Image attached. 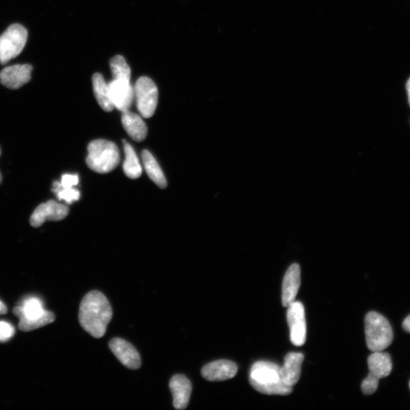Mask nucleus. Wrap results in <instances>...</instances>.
I'll use <instances>...</instances> for the list:
<instances>
[{
    "label": "nucleus",
    "instance_id": "nucleus-27",
    "mask_svg": "<svg viewBox=\"0 0 410 410\" xmlns=\"http://www.w3.org/2000/svg\"><path fill=\"white\" fill-rule=\"evenodd\" d=\"M7 312L8 310L6 305L0 300V315H5Z\"/></svg>",
    "mask_w": 410,
    "mask_h": 410
},
{
    "label": "nucleus",
    "instance_id": "nucleus-2",
    "mask_svg": "<svg viewBox=\"0 0 410 410\" xmlns=\"http://www.w3.org/2000/svg\"><path fill=\"white\" fill-rule=\"evenodd\" d=\"M249 383L262 394L286 396L293 391L292 387L282 382L278 364L268 361L253 364L250 370Z\"/></svg>",
    "mask_w": 410,
    "mask_h": 410
},
{
    "label": "nucleus",
    "instance_id": "nucleus-23",
    "mask_svg": "<svg viewBox=\"0 0 410 410\" xmlns=\"http://www.w3.org/2000/svg\"><path fill=\"white\" fill-rule=\"evenodd\" d=\"M52 191L56 194L60 201L63 200L68 204L79 200L80 191L73 188H63L61 182H54Z\"/></svg>",
    "mask_w": 410,
    "mask_h": 410
},
{
    "label": "nucleus",
    "instance_id": "nucleus-3",
    "mask_svg": "<svg viewBox=\"0 0 410 410\" xmlns=\"http://www.w3.org/2000/svg\"><path fill=\"white\" fill-rule=\"evenodd\" d=\"M14 313L20 319L19 329L25 332H31L55 321L54 314L44 309L43 303L38 296H28L15 307Z\"/></svg>",
    "mask_w": 410,
    "mask_h": 410
},
{
    "label": "nucleus",
    "instance_id": "nucleus-14",
    "mask_svg": "<svg viewBox=\"0 0 410 410\" xmlns=\"http://www.w3.org/2000/svg\"><path fill=\"white\" fill-rule=\"evenodd\" d=\"M33 67L29 64L8 66L0 73V83L10 89H18L31 79Z\"/></svg>",
    "mask_w": 410,
    "mask_h": 410
},
{
    "label": "nucleus",
    "instance_id": "nucleus-17",
    "mask_svg": "<svg viewBox=\"0 0 410 410\" xmlns=\"http://www.w3.org/2000/svg\"><path fill=\"white\" fill-rule=\"evenodd\" d=\"M169 389L173 394L175 409H186L189 403L192 390L191 382L185 375L176 374L170 379Z\"/></svg>",
    "mask_w": 410,
    "mask_h": 410
},
{
    "label": "nucleus",
    "instance_id": "nucleus-19",
    "mask_svg": "<svg viewBox=\"0 0 410 410\" xmlns=\"http://www.w3.org/2000/svg\"><path fill=\"white\" fill-rule=\"evenodd\" d=\"M93 83L95 96L100 107L106 112H111L114 106L110 99L108 84L104 76L95 73L93 76Z\"/></svg>",
    "mask_w": 410,
    "mask_h": 410
},
{
    "label": "nucleus",
    "instance_id": "nucleus-24",
    "mask_svg": "<svg viewBox=\"0 0 410 410\" xmlns=\"http://www.w3.org/2000/svg\"><path fill=\"white\" fill-rule=\"evenodd\" d=\"M16 330L14 325L5 321H0V342L5 343L14 337Z\"/></svg>",
    "mask_w": 410,
    "mask_h": 410
},
{
    "label": "nucleus",
    "instance_id": "nucleus-25",
    "mask_svg": "<svg viewBox=\"0 0 410 410\" xmlns=\"http://www.w3.org/2000/svg\"><path fill=\"white\" fill-rule=\"evenodd\" d=\"M79 178L77 174H64L61 184L63 188H73L78 184Z\"/></svg>",
    "mask_w": 410,
    "mask_h": 410
},
{
    "label": "nucleus",
    "instance_id": "nucleus-8",
    "mask_svg": "<svg viewBox=\"0 0 410 410\" xmlns=\"http://www.w3.org/2000/svg\"><path fill=\"white\" fill-rule=\"evenodd\" d=\"M137 108L142 117L151 118L158 102V89L153 80L143 76L137 80L134 87Z\"/></svg>",
    "mask_w": 410,
    "mask_h": 410
},
{
    "label": "nucleus",
    "instance_id": "nucleus-6",
    "mask_svg": "<svg viewBox=\"0 0 410 410\" xmlns=\"http://www.w3.org/2000/svg\"><path fill=\"white\" fill-rule=\"evenodd\" d=\"M369 373L362 382L361 389L364 395H372L378 389L379 380L389 376L392 361L389 353L374 352L368 358Z\"/></svg>",
    "mask_w": 410,
    "mask_h": 410
},
{
    "label": "nucleus",
    "instance_id": "nucleus-16",
    "mask_svg": "<svg viewBox=\"0 0 410 410\" xmlns=\"http://www.w3.org/2000/svg\"><path fill=\"white\" fill-rule=\"evenodd\" d=\"M304 358L301 352H289L285 357L283 367H280V379L285 384L293 387L299 382Z\"/></svg>",
    "mask_w": 410,
    "mask_h": 410
},
{
    "label": "nucleus",
    "instance_id": "nucleus-18",
    "mask_svg": "<svg viewBox=\"0 0 410 410\" xmlns=\"http://www.w3.org/2000/svg\"><path fill=\"white\" fill-rule=\"evenodd\" d=\"M122 123L125 131L135 142H142L147 135V125L138 114L127 111L122 112Z\"/></svg>",
    "mask_w": 410,
    "mask_h": 410
},
{
    "label": "nucleus",
    "instance_id": "nucleus-10",
    "mask_svg": "<svg viewBox=\"0 0 410 410\" xmlns=\"http://www.w3.org/2000/svg\"><path fill=\"white\" fill-rule=\"evenodd\" d=\"M68 213L70 209L66 205L50 200L40 204L34 210L30 219V224L33 227H39L47 220L62 221L66 218Z\"/></svg>",
    "mask_w": 410,
    "mask_h": 410
},
{
    "label": "nucleus",
    "instance_id": "nucleus-4",
    "mask_svg": "<svg viewBox=\"0 0 410 410\" xmlns=\"http://www.w3.org/2000/svg\"><path fill=\"white\" fill-rule=\"evenodd\" d=\"M88 152L86 163L98 174H108L120 164L119 148L111 142L101 140L91 142Z\"/></svg>",
    "mask_w": 410,
    "mask_h": 410
},
{
    "label": "nucleus",
    "instance_id": "nucleus-9",
    "mask_svg": "<svg viewBox=\"0 0 410 410\" xmlns=\"http://www.w3.org/2000/svg\"><path fill=\"white\" fill-rule=\"evenodd\" d=\"M288 310V322L290 327V340L296 347L305 345L306 340V322L305 308L302 303L295 301Z\"/></svg>",
    "mask_w": 410,
    "mask_h": 410
},
{
    "label": "nucleus",
    "instance_id": "nucleus-15",
    "mask_svg": "<svg viewBox=\"0 0 410 410\" xmlns=\"http://www.w3.org/2000/svg\"><path fill=\"white\" fill-rule=\"evenodd\" d=\"M301 285V269L298 264H293L285 273L282 284V305L288 307L295 301Z\"/></svg>",
    "mask_w": 410,
    "mask_h": 410
},
{
    "label": "nucleus",
    "instance_id": "nucleus-12",
    "mask_svg": "<svg viewBox=\"0 0 410 410\" xmlns=\"http://www.w3.org/2000/svg\"><path fill=\"white\" fill-rule=\"evenodd\" d=\"M108 87L114 108L116 107L122 112L128 111L135 98L134 88L130 83L112 79Z\"/></svg>",
    "mask_w": 410,
    "mask_h": 410
},
{
    "label": "nucleus",
    "instance_id": "nucleus-30",
    "mask_svg": "<svg viewBox=\"0 0 410 410\" xmlns=\"http://www.w3.org/2000/svg\"><path fill=\"white\" fill-rule=\"evenodd\" d=\"M409 389H410V382H409Z\"/></svg>",
    "mask_w": 410,
    "mask_h": 410
},
{
    "label": "nucleus",
    "instance_id": "nucleus-7",
    "mask_svg": "<svg viewBox=\"0 0 410 410\" xmlns=\"http://www.w3.org/2000/svg\"><path fill=\"white\" fill-rule=\"evenodd\" d=\"M28 37L27 29L20 24L10 26L0 36V63L6 64L25 48Z\"/></svg>",
    "mask_w": 410,
    "mask_h": 410
},
{
    "label": "nucleus",
    "instance_id": "nucleus-21",
    "mask_svg": "<svg viewBox=\"0 0 410 410\" xmlns=\"http://www.w3.org/2000/svg\"><path fill=\"white\" fill-rule=\"evenodd\" d=\"M124 142V150L125 159L123 164L124 173L132 179H138L142 176V169L133 147L125 141Z\"/></svg>",
    "mask_w": 410,
    "mask_h": 410
},
{
    "label": "nucleus",
    "instance_id": "nucleus-22",
    "mask_svg": "<svg viewBox=\"0 0 410 410\" xmlns=\"http://www.w3.org/2000/svg\"><path fill=\"white\" fill-rule=\"evenodd\" d=\"M110 66L113 79L119 81L130 83L131 70L123 56L117 55L110 61Z\"/></svg>",
    "mask_w": 410,
    "mask_h": 410
},
{
    "label": "nucleus",
    "instance_id": "nucleus-13",
    "mask_svg": "<svg viewBox=\"0 0 410 410\" xmlns=\"http://www.w3.org/2000/svg\"><path fill=\"white\" fill-rule=\"evenodd\" d=\"M237 372L238 367L235 362L221 359L205 364L201 369V375L209 382H222L234 378Z\"/></svg>",
    "mask_w": 410,
    "mask_h": 410
},
{
    "label": "nucleus",
    "instance_id": "nucleus-5",
    "mask_svg": "<svg viewBox=\"0 0 410 410\" xmlns=\"http://www.w3.org/2000/svg\"><path fill=\"white\" fill-rule=\"evenodd\" d=\"M364 333L367 347L372 352L383 351L392 344V327L389 322L378 312H370L364 318Z\"/></svg>",
    "mask_w": 410,
    "mask_h": 410
},
{
    "label": "nucleus",
    "instance_id": "nucleus-28",
    "mask_svg": "<svg viewBox=\"0 0 410 410\" xmlns=\"http://www.w3.org/2000/svg\"><path fill=\"white\" fill-rule=\"evenodd\" d=\"M406 90H407V95H408L409 105L410 106V78L408 80V82L406 83Z\"/></svg>",
    "mask_w": 410,
    "mask_h": 410
},
{
    "label": "nucleus",
    "instance_id": "nucleus-26",
    "mask_svg": "<svg viewBox=\"0 0 410 410\" xmlns=\"http://www.w3.org/2000/svg\"><path fill=\"white\" fill-rule=\"evenodd\" d=\"M403 328L407 333H410V315L405 319L403 322Z\"/></svg>",
    "mask_w": 410,
    "mask_h": 410
},
{
    "label": "nucleus",
    "instance_id": "nucleus-20",
    "mask_svg": "<svg viewBox=\"0 0 410 410\" xmlns=\"http://www.w3.org/2000/svg\"><path fill=\"white\" fill-rule=\"evenodd\" d=\"M142 157L148 177L158 187L166 189L167 186L166 177L152 154L149 152L144 150L142 152Z\"/></svg>",
    "mask_w": 410,
    "mask_h": 410
},
{
    "label": "nucleus",
    "instance_id": "nucleus-11",
    "mask_svg": "<svg viewBox=\"0 0 410 410\" xmlns=\"http://www.w3.org/2000/svg\"><path fill=\"white\" fill-rule=\"evenodd\" d=\"M109 347L124 367L134 370L140 368L142 361L140 353L128 341L113 338L110 340Z\"/></svg>",
    "mask_w": 410,
    "mask_h": 410
},
{
    "label": "nucleus",
    "instance_id": "nucleus-29",
    "mask_svg": "<svg viewBox=\"0 0 410 410\" xmlns=\"http://www.w3.org/2000/svg\"><path fill=\"white\" fill-rule=\"evenodd\" d=\"M0 154H1V150H0ZM2 182V175L1 174H0V184H1Z\"/></svg>",
    "mask_w": 410,
    "mask_h": 410
},
{
    "label": "nucleus",
    "instance_id": "nucleus-1",
    "mask_svg": "<svg viewBox=\"0 0 410 410\" xmlns=\"http://www.w3.org/2000/svg\"><path fill=\"white\" fill-rule=\"evenodd\" d=\"M112 317V308L104 294L94 290L84 296L80 304L78 319L90 335L95 338L104 336Z\"/></svg>",
    "mask_w": 410,
    "mask_h": 410
}]
</instances>
